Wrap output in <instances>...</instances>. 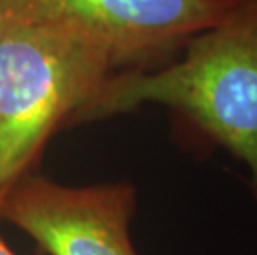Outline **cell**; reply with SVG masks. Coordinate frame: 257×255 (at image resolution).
Instances as JSON below:
<instances>
[{"label":"cell","instance_id":"6da1fadb","mask_svg":"<svg viewBox=\"0 0 257 255\" xmlns=\"http://www.w3.org/2000/svg\"><path fill=\"white\" fill-rule=\"evenodd\" d=\"M114 73L105 43L50 2H0V202Z\"/></svg>","mask_w":257,"mask_h":255},{"label":"cell","instance_id":"7a4b0ae2","mask_svg":"<svg viewBox=\"0 0 257 255\" xmlns=\"http://www.w3.org/2000/svg\"><path fill=\"white\" fill-rule=\"evenodd\" d=\"M165 67L114 73L72 123L160 105L247 169L257 205V0H236L219 24Z\"/></svg>","mask_w":257,"mask_h":255},{"label":"cell","instance_id":"3957f363","mask_svg":"<svg viewBox=\"0 0 257 255\" xmlns=\"http://www.w3.org/2000/svg\"><path fill=\"white\" fill-rule=\"evenodd\" d=\"M136 189L126 181L67 186L27 174L0 202V219L48 255H141L130 235Z\"/></svg>","mask_w":257,"mask_h":255},{"label":"cell","instance_id":"277c9868","mask_svg":"<svg viewBox=\"0 0 257 255\" xmlns=\"http://www.w3.org/2000/svg\"><path fill=\"white\" fill-rule=\"evenodd\" d=\"M106 45L114 68L165 67L226 17L236 0H47ZM119 72V73H121Z\"/></svg>","mask_w":257,"mask_h":255},{"label":"cell","instance_id":"5b68a950","mask_svg":"<svg viewBox=\"0 0 257 255\" xmlns=\"http://www.w3.org/2000/svg\"><path fill=\"white\" fill-rule=\"evenodd\" d=\"M0 255H15V253L9 248L7 243H5L2 234H0Z\"/></svg>","mask_w":257,"mask_h":255},{"label":"cell","instance_id":"8992f818","mask_svg":"<svg viewBox=\"0 0 257 255\" xmlns=\"http://www.w3.org/2000/svg\"><path fill=\"white\" fill-rule=\"evenodd\" d=\"M0 2H2V0H0Z\"/></svg>","mask_w":257,"mask_h":255}]
</instances>
